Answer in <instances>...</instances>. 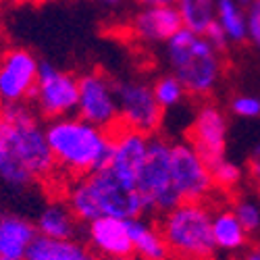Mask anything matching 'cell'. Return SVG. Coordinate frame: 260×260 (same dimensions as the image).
I'll list each match as a JSON object with an SVG mask.
<instances>
[{
  "label": "cell",
  "instance_id": "6da1fadb",
  "mask_svg": "<svg viewBox=\"0 0 260 260\" xmlns=\"http://www.w3.org/2000/svg\"><path fill=\"white\" fill-rule=\"evenodd\" d=\"M56 162L44 127L25 102L0 104V181L23 189L52 175Z\"/></svg>",
  "mask_w": 260,
  "mask_h": 260
},
{
  "label": "cell",
  "instance_id": "7a4b0ae2",
  "mask_svg": "<svg viewBox=\"0 0 260 260\" xmlns=\"http://www.w3.org/2000/svg\"><path fill=\"white\" fill-rule=\"evenodd\" d=\"M67 206L77 221L85 223L98 216L136 219L146 210L136 183L123 179L106 165L92 171L90 175H83L69 187Z\"/></svg>",
  "mask_w": 260,
  "mask_h": 260
},
{
  "label": "cell",
  "instance_id": "3957f363",
  "mask_svg": "<svg viewBox=\"0 0 260 260\" xmlns=\"http://www.w3.org/2000/svg\"><path fill=\"white\" fill-rule=\"evenodd\" d=\"M44 132L56 167L71 175H90L108 158L111 129L96 127L79 115L50 119Z\"/></svg>",
  "mask_w": 260,
  "mask_h": 260
},
{
  "label": "cell",
  "instance_id": "277c9868",
  "mask_svg": "<svg viewBox=\"0 0 260 260\" xmlns=\"http://www.w3.org/2000/svg\"><path fill=\"white\" fill-rule=\"evenodd\" d=\"M165 58L173 75L189 96L206 98L210 96L225 75L223 50L198 31L181 27L171 40L165 42Z\"/></svg>",
  "mask_w": 260,
  "mask_h": 260
},
{
  "label": "cell",
  "instance_id": "5b68a950",
  "mask_svg": "<svg viewBox=\"0 0 260 260\" xmlns=\"http://www.w3.org/2000/svg\"><path fill=\"white\" fill-rule=\"evenodd\" d=\"M160 231L171 256L181 260H210L216 252L212 242V214L202 202H181L167 210Z\"/></svg>",
  "mask_w": 260,
  "mask_h": 260
},
{
  "label": "cell",
  "instance_id": "8992f818",
  "mask_svg": "<svg viewBox=\"0 0 260 260\" xmlns=\"http://www.w3.org/2000/svg\"><path fill=\"white\" fill-rule=\"evenodd\" d=\"M136 187L146 204V210L167 212L181 204V196L173 185L171 175V144L162 138H152L148 142V152L140 167Z\"/></svg>",
  "mask_w": 260,
  "mask_h": 260
},
{
  "label": "cell",
  "instance_id": "52a82bcc",
  "mask_svg": "<svg viewBox=\"0 0 260 260\" xmlns=\"http://www.w3.org/2000/svg\"><path fill=\"white\" fill-rule=\"evenodd\" d=\"M79 98V77L69 71H62L54 64L40 62V73L36 79V88L31 100L42 117L58 119L77 113Z\"/></svg>",
  "mask_w": 260,
  "mask_h": 260
},
{
  "label": "cell",
  "instance_id": "ba28073f",
  "mask_svg": "<svg viewBox=\"0 0 260 260\" xmlns=\"http://www.w3.org/2000/svg\"><path fill=\"white\" fill-rule=\"evenodd\" d=\"M119 100V123L125 127L152 136L162 125L165 108L158 104L152 85L146 81H119L117 83Z\"/></svg>",
  "mask_w": 260,
  "mask_h": 260
},
{
  "label": "cell",
  "instance_id": "9c48e42d",
  "mask_svg": "<svg viewBox=\"0 0 260 260\" xmlns=\"http://www.w3.org/2000/svg\"><path fill=\"white\" fill-rule=\"evenodd\" d=\"M77 115L96 127L115 129L119 125L117 83L102 71L83 73L79 77Z\"/></svg>",
  "mask_w": 260,
  "mask_h": 260
},
{
  "label": "cell",
  "instance_id": "30bf717a",
  "mask_svg": "<svg viewBox=\"0 0 260 260\" xmlns=\"http://www.w3.org/2000/svg\"><path fill=\"white\" fill-rule=\"evenodd\" d=\"M171 175L183 202H202L214 187L210 165L189 142L171 144Z\"/></svg>",
  "mask_w": 260,
  "mask_h": 260
},
{
  "label": "cell",
  "instance_id": "8fae6325",
  "mask_svg": "<svg viewBox=\"0 0 260 260\" xmlns=\"http://www.w3.org/2000/svg\"><path fill=\"white\" fill-rule=\"evenodd\" d=\"M227 132L229 123L223 108L214 102H204L196 108V115H193L187 132V140L191 148L212 167L216 160L225 158Z\"/></svg>",
  "mask_w": 260,
  "mask_h": 260
},
{
  "label": "cell",
  "instance_id": "7c38bea8",
  "mask_svg": "<svg viewBox=\"0 0 260 260\" xmlns=\"http://www.w3.org/2000/svg\"><path fill=\"white\" fill-rule=\"evenodd\" d=\"M40 60L25 48H9L0 54V104L27 102L34 94Z\"/></svg>",
  "mask_w": 260,
  "mask_h": 260
},
{
  "label": "cell",
  "instance_id": "4fadbf2b",
  "mask_svg": "<svg viewBox=\"0 0 260 260\" xmlns=\"http://www.w3.org/2000/svg\"><path fill=\"white\" fill-rule=\"evenodd\" d=\"M148 142L150 136L119 123L117 129H111V150L104 165L111 167L123 179L136 183L140 167L148 152Z\"/></svg>",
  "mask_w": 260,
  "mask_h": 260
},
{
  "label": "cell",
  "instance_id": "5bb4252c",
  "mask_svg": "<svg viewBox=\"0 0 260 260\" xmlns=\"http://www.w3.org/2000/svg\"><path fill=\"white\" fill-rule=\"evenodd\" d=\"M183 27L175 5L140 7L129 19V31L144 44H165Z\"/></svg>",
  "mask_w": 260,
  "mask_h": 260
},
{
  "label": "cell",
  "instance_id": "9a60e30c",
  "mask_svg": "<svg viewBox=\"0 0 260 260\" xmlns=\"http://www.w3.org/2000/svg\"><path fill=\"white\" fill-rule=\"evenodd\" d=\"M88 240L92 248L104 258H117L134 254L132 237H129L127 219L119 216H98L88 223Z\"/></svg>",
  "mask_w": 260,
  "mask_h": 260
},
{
  "label": "cell",
  "instance_id": "2e32d148",
  "mask_svg": "<svg viewBox=\"0 0 260 260\" xmlns=\"http://www.w3.org/2000/svg\"><path fill=\"white\" fill-rule=\"evenodd\" d=\"M36 235L38 231L31 221L19 214L0 212V260L25 258Z\"/></svg>",
  "mask_w": 260,
  "mask_h": 260
},
{
  "label": "cell",
  "instance_id": "e0dca14e",
  "mask_svg": "<svg viewBox=\"0 0 260 260\" xmlns=\"http://www.w3.org/2000/svg\"><path fill=\"white\" fill-rule=\"evenodd\" d=\"M127 225H129V237H132L134 254L138 258L142 260H169L171 258L167 240L156 225L144 221L142 216L127 219Z\"/></svg>",
  "mask_w": 260,
  "mask_h": 260
},
{
  "label": "cell",
  "instance_id": "ac0fdd59",
  "mask_svg": "<svg viewBox=\"0 0 260 260\" xmlns=\"http://www.w3.org/2000/svg\"><path fill=\"white\" fill-rule=\"evenodd\" d=\"M27 260H100L88 248L73 240H52L36 235L25 254Z\"/></svg>",
  "mask_w": 260,
  "mask_h": 260
},
{
  "label": "cell",
  "instance_id": "d6986e66",
  "mask_svg": "<svg viewBox=\"0 0 260 260\" xmlns=\"http://www.w3.org/2000/svg\"><path fill=\"white\" fill-rule=\"evenodd\" d=\"M214 25L223 31L229 44H244L248 40V15L246 7L237 0H216Z\"/></svg>",
  "mask_w": 260,
  "mask_h": 260
},
{
  "label": "cell",
  "instance_id": "ffe728a7",
  "mask_svg": "<svg viewBox=\"0 0 260 260\" xmlns=\"http://www.w3.org/2000/svg\"><path fill=\"white\" fill-rule=\"evenodd\" d=\"M212 242L221 252H240L248 246V231L237 221L233 210H221L212 214Z\"/></svg>",
  "mask_w": 260,
  "mask_h": 260
},
{
  "label": "cell",
  "instance_id": "44dd1931",
  "mask_svg": "<svg viewBox=\"0 0 260 260\" xmlns=\"http://www.w3.org/2000/svg\"><path fill=\"white\" fill-rule=\"evenodd\" d=\"M38 235L52 240H73L77 231V219L67 204H48L36 221Z\"/></svg>",
  "mask_w": 260,
  "mask_h": 260
},
{
  "label": "cell",
  "instance_id": "7402d4cb",
  "mask_svg": "<svg viewBox=\"0 0 260 260\" xmlns=\"http://www.w3.org/2000/svg\"><path fill=\"white\" fill-rule=\"evenodd\" d=\"M214 3L216 0H175L183 27L204 34L214 21Z\"/></svg>",
  "mask_w": 260,
  "mask_h": 260
},
{
  "label": "cell",
  "instance_id": "603a6c76",
  "mask_svg": "<svg viewBox=\"0 0 260 260\" xmlns=\"http://www.w3.org/2000/svg\"><path fill=\"white\" fill-rule=\"evenodd\" d=\"M152 90H154V96H156L158 104L165 108V111L179 106L183 102V98L187 96L183 83L179 81L177 75H173V73H162L152 83Z\"/></svg>",
  "mask_w": 260,
  "mask_h": 260
},
{
  "label": "cell",
  "instance_id": "cb8c5ba5",
  "mask_svg": "<svg viewBox=\"0 0 260 260\" xmlns=\"http://www.w3.org/2000/svg\"><path fill=\"white\" fill-rule=\"evenodd\" d=\"M212 181H214V187H221L225 191H231L235 189L237 185L242 183L244 179V171L242 167L233 162V160H227V158H221V160H216L212 167Z\"/></svg>",
  "mask_w": 260,
  "mask_h": 260
},
{
  "label": "cell",
  "instance_id": "d4e9b609",
  "mask_svg": "<svg viewBox=\"0 0 260 260\" xmlns=\"http://www.w3.org/2000/svg\"><path fill=\"white\" fill-rule=\"evenodd\" d=\"M233 214L237 216V221L242 223V227L248 233H254L260 229V206L254 200H250V198L237 200L233 204Z\"/></svg>",
  "mask_w": 260,
  "mask_h": 260
},
{
  "label": "cell",
  "instance_id": "484cf974",
  "mask_svg": "<svg viewBox=\"0 0 260 260\" xmlns=\"http://www.w3.org/2000/svg\"><path fill=\"white\" fill-rule=\"evenodd\" d=\"M229 111L240 119H258L260 117V98L252 96V94H240L231 100Z\"/></svg>",
  "mask_w": 260,
  "mask_h": 260
},
{
  "label": "cell",
  "instance_id": "4316f807",
  "mask_svg": "<svg viewBox=\"0 0 260 260\" xmlns=\"http://www.w3.org/2000/svg\"><path fill=\"white\" fill-rule=\"evenodd\" d=\"M248 15V40L250 44L260 52V0H254V3L246 9Z\"/></svg>",
  "mask_w": 260,
  "mask_h": 260
},
{
  "label": "cell",
  "instance_id": "83f0119b",
  "mask_svg": "<svg viewBox=\"0 0 260 260\" xmlns=\"http://www.w3.org/2000/svg\"><path fill=\"white\" fill-rule=\"evenodd\" d=\"M248 171H250V177L252 181L260 187V144H256L250 152V158H248Z\"/></svg>",
  "mask_w": 260,
  "mask_h": 260
},
{
  "label": "cell",
  "instance_id": "f1b7e54d",
  "mask_svg": "<svg viewBox=\"0 0 260 260\" xmlns=\"http://www.w3.org/2000/svg\"><path fill=\"white\" fill-rule=\"evenodd\" d=\"M140 7H162V5H175V0H136Z\"/></svg>",
  "mask_w": 260,
  "mask_h": 260
},
{
  "label": "cell",
  "instance_id": "f546056e",
  "mask_svg": "<svg viewBox=\"0 0 260 260\" xmlns=\"http://www.w3.org/2000/svg\"><path fill=\"white\" fill-rule=\"evenodd\" d=\"M242 260H260V244L258 246H252L250 250H246V254H244Z\"/></svg>",
  "mask_w": 260,
  "mask_h": 260
},
{
  "label": "cell",
  "instance_id": "4dcf8cb0",
  "mask_svg": "<svg viewBox=\"0 0 260 260\" xmlns=\"http://www.w3.org/2000/svg\"><path fill=\"white\" fill-rule=\"evenodd\" d=\"M98 3H104V5H111V7H115V5H121L123 0H98Z\"/></svg>",
  "mask_w": 260,
  "mask_h": 260
},
{
  "label": "cell",
  "instance_id": "1f68e13d",
  "mask_svg": "<svg viewBox=\"0 0 260 260\" xmlns=\"http://www.w3.org/2000/svg\"><path fill=\"white\" fill-rule=\"evenodd\" d=\"M237 3H240L242 7H246V9H248V7H250V5L254 3V0H237Z\"/></svg>",
  "mask_w": 260,
  "mask_h": 260
},
{
  "label": "cell",
  "instance_id": "d6a6232c",
  "mask_svg": "<svg viewBox=\"0 0 260 260\" xmlns=\"http://www.w3.org/2000/svg\"><path fill=\"white\" fill-rule=\"evenodd\" d=\"M113 260H134V258H132V254H129V256H117V258H113Z\"/></svg>",
  "mask_w": 260,
  "mask_h": 260
},
{
  "label": "cell",
  "instance_id": "836d02e7",
  "mask_svg": "<svg viewBox=\"0 0 260 260\" xmlns=\"http://www.w3.org/2000/svg\"><path fill=\"white\" fill-rule=\"evenodd\" d=\"M9 260H27V258H9Z\"/></svg>",
  "mask_w": 260,
  "mask_h": 260
},
{
  "label": "cell",
  "instance_id": "e575fe53",
  "mask_svg": "<svg viewBox=\"0 0 260 260\" xmlns=\"http://www.w3.org/2000/svg\"><path fill=\"white\" fill-rule=\"evenodd\" d=\"M0 3H5V0H0Z\"/></svg>",
  "mask_w": 260,
  "mask_h": 260
}]
</instances>
